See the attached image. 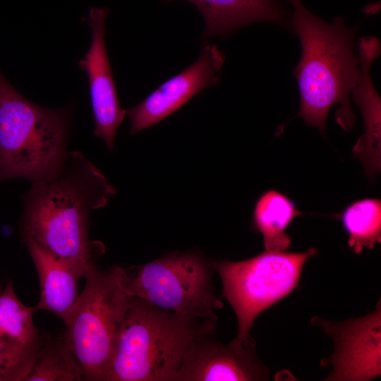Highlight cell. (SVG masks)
Returning a JSON list of instances; mask_svg holds the SVG:
<instances>
[{
  "mask_svg": "<svg viewBox=\"0 0 381 381\" xmlns=\"http://www.w3.org/2000/svg\"><path fill=\"white\" fill-rule=\"evenodd\" d=\"M169 2L174 0H162ZM202 13V39L224 36L256 22L284 25L286 13L278 0H186Z\"/></svg>",
  "mask_w": 381,
  "mask_h": 381,
  "instance_id": "obj_14",
  "label": "cell"
},
{
  "mask_svg": "<svg viewBox=\"0 0 381 381\" xmlns=\"http://www.w3.org/2000/svg\"><path fill=\"white\" fill-rule=\"evenodd\" d=\"M212 337L201 334L192 341L174 381L268 380L269 370L259 359L253 338L246 343L235 338L224 344Z\"/></svg>",
  "mask_w": 381,
  "mask_h": 381,
  "instance_id": "obj_8",
  "label": "cell"
},
{
  "mask_svg": "<svg viewBox=\"0 0 381 381\" xmlns=\"http://www.w3.org/2000/svg\"><path fill=\"white\" fill-rule=\"evenodd\" d=\"M42 338L37 343L25 344L0 335V381H23L35 361Z\"/></svg>",
  "mask_w": 381,
  "mask_h": 381,
  "instance_id": "obj_19",
  "label": "cell"
},
{
  "mask_svg": "<svg viewBox=\"0 0 381 381\" xmlns=\"http://www.w3.org/2000/svg\"><path fill=\"white\" fill-rule=\"evenodd\" d=\"M215 263L195 249L169 253L141 265L111 268L128 296L169 312L212 318L224 307L212 286Z\"/></svg>",
  "mask_w": 381,
  "mask_h": 381,
  "instance_id": "obj_5",
  "label": "cell"
},
{
  "mask_svg": "<svg viewBox=\"0 0 381 381\" xmlns=\"http://www.w3.org/2000/svg\"><path fill=\"white\" fill-rule=\"evenodd\" d=\"M334 341L333 353L321 364L333 370L326 380H369L380 375V308L364 317L331 322L314 317Z\"/></svg>",
  "mask_w": 381,
  "mask_h": 381,
  "instance_id": "obj_9",
  "label": "cell"
},
{
  "mask_svg": "<svg viewBox=\"0 0 381 381\" xmlns=\"http://www.w3.org/2000/svg\"><path fill=\"white\" fill-rule=\"evenodd\" d=\"M286 1L292 6L289 25L302 48L293 71L300 92L298 116L325 134L327 114L332 106L339 104L337 122L349 131L355 123L349 97L360 76L354 54L357 26H346L340 17L327 23L310 12L301 0Z\"/></svg>",
  "mask_w": 381,
  "mask_h": 381,
  "instance_id": "obj_2",
  "label": "cell"
},
{
  "mask_svg": "<svg viewBox=\"0 0 381 381\" xmlns=\"http://www.w3.org/2000/svg\"><path fill=\"white\" fill-rule=\"evenodd\" d=\"M317 253L314 248L303 252L265 250L244 260L216 261L223 296L237 318L236 339L246 343L251 339L256 318L298 286L306 262Z\"/></svg>",
  "mask_w": 381,
  "mask_h": 381,
  "instance_id": "obj_7",
  "label": "cell"
},
{
  "mask_svg": "<svg viewBox=\"0 0 381 381\" xmlns=\"http://www.w3.org/2000/svg\"><path fill=\"white\" fill-rule=\"evenodd\" d=\"M35 307L25 306L18 298L11 281L0 291V335L25 344L41 340L43 333L33 323Z\"/></svg>",
  "mask_w": 381,
  "mask_h": 381,
  "instance_id": "obj_18",
  "label": "cell"
},
{
  "mask_svg": "<svg viewBox=\"0 0 381 381\" xmlns=\"http://www.w3.org/2000/svg\"><path fill=\"white\" fill-rule=\"evenodd\" d=\"M217 320L169 312L128 296L105 381H174L192 341L214 334Z\"/></svg>",
  "mask_w": 381,
  "mask_h": 381,
  "instance_id": "obj_3",
  "label": "cell"
},
{
  "mask_svg": "<svg viewBox=\"0 0 381 381\" xmlns=\"http://www.w3.org/2000/svg\"><path fill=\"white\" fill-rule=\"evenodd\" d=\"M82 370L64 336L44 333L35 361L23 381H83Z\"/></svg>",
  "mask_w": 381,
  "mask_h": 381,
  "instance_id": "obj_16",
  "label": "cell"
},
{
  "mask_svg": "<svg viewBox=\"0 0 381 381\" xmlns=\"http://www.w3.org/2000/svg\"><path fill=\"white\" fill-rule=\"evenodd\" d=\"M108 13L107 8H90L86 23L92 31L91 44L84 58L78 64L88 78L95 123L94 135L102 138L112 152L116 133L126 111L119 106L105 47L107 29L104 23Z\"/></svg>",
  "mask_w": 381,
  "mask_h": 381,
  "instance_id": "obj_11",
  "label": "cell"
},
{
  "mask_svg": "<svg viewBox=\"0 0 381 381\" xmlns=\"http://www.w3.org/2000/svg\"><path fill=\"white\" fill-rule=\"evenodd\" d=\"M295 203L275 190L264 192L257 200L253 216L255 229L262 235L267 251H285L291 245L286 232L295 217L300 215Z\"/></svg>",
  "mask_w": 381,
  "mask_h": 381,
  "instance_id": "obj_15",
  "label": "cell"
},
{
  "mask_svg": "<svg viewBox=\"0 0 381 381\" xmlns=\"http://www.w3.org/2000/svg\"><path fill=\"white\" fill-rule=\"evenodd\" d=\"M349 235L348 245L356 254L373 248L381 241V201L365 198L354 201L340 214Z\"/></svg>",
  "mask_w": 381,
  "mask_h": 381,
  "instance_id": "obj_17",
  "label": "cell"
},
{
  "mask_svg": "<svg viewBox=\"0 0 381 381\" xmlns=\"http://www.w3.org/2000/svg\"><path fill=\"white\" fill-rule=\"evenodd\" d=\"M116 193L105 176L80 152H69L55 176L32 181L21 196L22 241H34L85 277L104 253L101 242L89 238L90 214L104 207Z\"/></svg>",
  "mask_w": 381,
  "mask_h": 381,
  "instance_id": "obj_1",
  "label": "cell"
},
{
  "mask_svg": "<svg viewBox=\"0 0 381 381\" xmlns=\"http://www.w3.org/2000/svg\"><path fill=\"white\" fill-rule=\"evenodd\" d=\"M360 68L359 79L351 95L359 107L364 121L365 134L353 148V153L365 167L368 174L380 170V97L370 77V66L380 54L381 46L373 36L361 37L357 43Z\"/></svg>",
  "mask_w": 381,
  "mask_h": 381,
  "instance_id": "obj_12",
  "label": "cell"
},
{
  "mask_svg": "<svg viewBox=\"0 0 381 381\" xmlns=\"http://www.w3.org/2000/svg\"><path fill=\"white\" fill-rule=\"evenodd\" d=\"M69 116L39 106L18 92L0 71V183L49 179L68 153Z\"/></svg>",
  "mask_w": 381,
  "mask_h": 381,
  "instance_id": "obj_4",
  "label": "cell"
},
{
  "mask_svg": "<svg viewBox=\"0 0 381 381\" xmlns=\"http://www.w3.org/2000/svg\"><path fill=\"white\" fill-rule=\"evenodd\" d=\"M37 270L40 298L35 311L47 310L64 319L80 296L78 282L83 274L73 265L44 249L32 240L23 241Z\"/></svg>",
  "mask_w": 381,
  "mask_h": 381,
  "instance_id": "obj_13",
  "label": "cell"
},
{
  "mask_svg": "<svg viewBox=\"0 0 381 381\" xmlns=\"http://www.w3.org/2000/svg\"><path fill=\"white\" fill-rule=\"evenodd\" d=\"M85 287L63 320V335L87 381H105L128 296L111 268L92 267L84 277Z\"/></svg>",
  "mask_w": 381,
  "mask_h": 381,
  "instance_id": "obj_6",
  "label": "cell"
},
{
  "mask_svg": "<svg viewBox=\"0 0 381 381\" xmlns=\"http://www.w3.org/2000/svg\"><path fill=\"white\" fill-rule=\"evenodd\" d=\"M225 54L215 44H205L198 60L171 78L135 107L126 111L133 135L159 123L203 89L219 83Z\"/></svg>",
  "mask_w": 381,
  "mask_h": 381,
  "instance_id": "obj_10",
  "label": "cell"
}]
</instances>
